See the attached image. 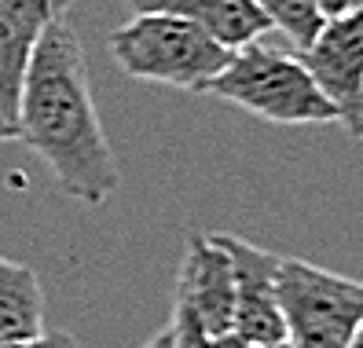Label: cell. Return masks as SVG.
<instances>
[{
    "mask_svg": "<svg viewBox=\"0 0 363 348\" xmlns=\"http://www.w3.org/2000/svg\"><path fill=\"white\" fill-rule=\"evenodd\" d=\"M173 348H213V337L199 326V319L191 315L184 304H177L173 308Z\"/></svg>",
    "mask_w": 363,
    "mask_h": 348,
    "instance_id": "12",
    "label": "cell"
},
{
    "mask_svg": "<svg viewBox=\"0 0 363 348\" xmlns=\"http://www.w3.org/2000/svg\"><path fill=\"white\" fill-rule=\"evenodd\" d=\"M45 334V290L30 264L0 257V344Z\"/></svg>",
    "mask_w": 363,
    "mask_h": 348,
    "instance_id": "10",
    "label": "cell"
},
{
    "mask_svg": "<svg viewBox=\"0 0 363 348\" xmlns=\"http://www.w3.org/2000/svg\"><path fill=\"white\" fill-rule=\"evenodd\" d=\"M275 290L286 319V348H349L363 322V279L283 257Z\"/></svg>",
    "mask_w": 363,
    "mask_h": 348,
    "instance_id": "4",
    "label": "cell"
},
{
    "mask_svg": "<svg viewBox=\"0 0 363 348\" xmlns=\"http://www.w3.org/2000/svg\"><path fill=\"white\" fill-rule=\"evenodd\" d=\"M279 348H286V344H279Z\"/></svg>",
    "mask_w": 363,
    "mask_h": 348,
    "instance_id": "18",
    "label": "cell"
},
{
    "mask_svg": "<svg viewBox=\"0 0 363 348\" xmlns=\"http://www.w3.org/2000/svg\"><path fill=\"white\" fill-rule=\"evenodd\" d=\"M224 246L231 271H235V322L231 330L257 341L268 348L286 344V319L279 308V290H275V279H279V260L261 246L246 242L239 235H213Z\"/></svg>",
    "mask_w": 363,
    "mask_h": 348,
    "instance_id": "6",
    "label": "cell"
},
{
    "mask_svg": "<svg viewBox=\"0 0 363 348\" xmlns=\"http://www.w3.org/2000/svg\"><path fill=\"white\" fill-rule=\"evenodd\" d=\"M111 55L121 74L184 92H206L231 59L228 48L191 23L155 11H143L133 23L118 26L111 33Z\"/></svg>",
    "mask_w": 363,
    "mask_h": 348,
    "instance_id": "3",
    "label": "cell"
},
{
    "mask_svg": "<svg viewBox=\"0 0 363 348\" xmlns=\"http://www.w3.org/2000/svg\"><path fill=\"white\" fill-rule=\"evenodd\" d=\"M349 348H363V322L356 326V334H352V341H349Z\"/></svg>",
    "mask_w": 363,
    "mask_h": 348,
    "instance_id": "17",
    "label": "cell"
},
{
    "mask_svg": "<svg viewBox=\"0 0 363 348\" xmlns=\"http://www.w3.org/2000/svg\"><path fill=\"white\" fill-rule=\"evenodd\" d=\"M261 8V15L275 30H283L297 52L312 45V37L319 33V26L327 23L323 11H319V0H253Z\"/></svg>",
    "mask_w": 363,
    "mask_h": 348,
    "instance_id": "11",
    "label": "cell"
},
{
    "mask_svg": "<svg viewBox=\"0 0 363 348\" xmlns=\"http://www.w3.org/2000/svg\"><path fill=\"white\" fill-rule=\"evenodd\" d=\"M74 0H0V143L18 140V99L40 33Z\"/></svg>",
    "mask_w": 363,
    "mask_h": 348,
    "instance_id": "7",
    "label": "cell"
},
{
    "mask_svg": "<svg viewBox=\"0 0 363 348\" xmlns=\"http://www.w3.org/2000/svg\"><path fill=\"white\" fill-rule=\"evenodd\" d=\"M18 140L52 169L74 202L103 206L121 184L114 147L96 111L89 59L67 15L52 18L33 48L18 99Z\"/></svg>",
    "mask_w": 363,
    "mask_h": 348,
    "instance_id": "1",
    "label": "cell"
},
{
    "mask_svg": "<svg viewBox=\"0 0 363 348\" xmlns=\"http://www.w3.org/2000/svg\"><path fill=\"white\" fill-rule=\"evenodd\" d=\"M177 304L199 319L209 337H220L235 322V271L224 246L213 235H191L180 279H177Z\"/></svg>",
    "mask_w": 363,
    "mask_h": 348,
    "instance_id": "8",
    "label": "cell"
},
{
    "mask_svg": "<svg viewBox=\"0 0 363 348\" xmlns=\"http://www.w3.org/2000/svg\"><path fill=\"white\" fill-rule=\"evenodd\" d=\"M213 348H268V344L246 341V337H239L235 330H228V334H220V337H213Z\"/></svg>",
    "mask_w": 363,
    "mask_h": 348,
    "instance_id": "15",
    "label": "cell"
},
{
    "mask_svg": "<svg viewBox=\"0 0 363 348\" xmlns=\"http://www.w3.org/2000/svg\"><path fill=\"white\" fill-rule=\"evenodd\" d=\"M359 140H363V133H359Z\"/></svg>",
    "mask_w": 363,
    "mask_h": 348,
    "instance_id": "19",
    "label": "cell"
},
{
    "mask_svg": "<svg viewBox=\"0 0 363 348\" xmlns=\"http://www.w3.org/2000/svg\"><path fill=\"white\" fill-rule=\"evenodd\" d=\"M206 96L235 103L246 114L275 125H341L334 103L319 92L305 62L264 40L231 52L228 67L209 81Z\"/></svg>",
    "mask_w": 363,
    "mask_h": 348,
    "instance_id": "2",
    "label": "cell"
},
{
    "mask_svg": "<svg viewBox=\"0 0 363 348\" xmlns=\"http://www.w3.org/2000/svg\"><path fill=\"white\" fill-rule=\"evenodd\" d=\"M0 348H77L70 334H40L33 341H15V344H0Z\"/></svg>",
    "mask_w": 363,
    "mask_h": 348,
    "instance_id": "13",
    "label": "cell"
},
{
    "mask_svg": "<svg viewBox=\"0 0 363 348\" xmlns=\"http://www.w3.org/2000/svg\"><path fill=\"white\" fill-rule=\"evenodd\" d=\"M143 348H173V330H169V326H165V330H162V334H155V337L147 341Z\"/></svg>",
    "mask_w": 363,
    "mask_h": 348,
    "instance_id": "16",
    "label": "cell"
},
{
    "mask_svg": "<svg viewBox=\"0 0 363 348\" xmlns=\"http://www.w3.org/2000/svg\"><path fill=\"white\" fill-rule=\"evenodd\" d=\"M323 18H341V15H356L363 11V0H319Z\"/></svg>",
    "mask_w": 363,
    "mask_h": 348,
    "instance_id": "14",
    "label": "cell"
},
{
    "mask_svg": "<svg viewBox=\"0 0 363 348\" xmlns=\"http://www.w3.org/2000/svg\"><path fill=\"white\" fill-rule=\"evenodd\" d=\"M136 15L155 11V15H173L184 18L206 37H213L220 48L239 52L253 40H264L272 23L261 15L253 0H125Z\"/></svg>",
    "mask_w": 363,
    "mask_h": 348,
    "instance_id": "9",
    "label": "cell"
},
{
    "mask_svg": "<svg viewBox=\"0 0 363 348\" xmlns=\"http://www.w3.org/2000/svg\"><path fill=\"white\" fill-rule=\"evenodd\" d=\"M305 70L319 84L345 125V133L359 140L363 133V11L327 18L312 45L297 52Z\"/></svg>",
    "mask_w": 363,
    "mask_h": 348,
    "instance_id": "5",
    "label": "cell"
}]
</instances>
